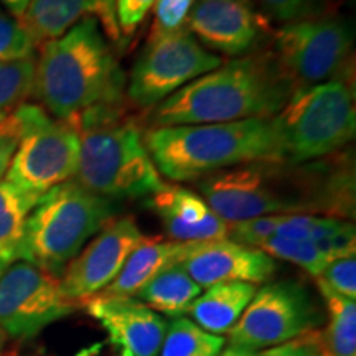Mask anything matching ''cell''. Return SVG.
<instances>
[{
  "label": "cell",
  "instance_id": "obj_9",
  "mask_svg": "<svg viewBox=\"0 0 356 356\" xmlns=\"http://www.w3.org/2000/svg\"><path fill=\"white\" fill-rule=\"evenodd\" d=\"M353 24L343 17H312L284 24L273 37V55L296 88L340 78L353 51Z\"/></svg>",
  "mask_w": 356,
  "mask_h": 356
},
{
  "label": "cell",
  "instance_id": "obj_17",
  "mask_svg": "<svg viewBox=\"0 0 356 356\" xmlns=\"http://www.w3.org/2000/svg\"><path fill=\"white\" fill-rule=\"evenodd\" d=\"M145 204L159 216L172 241L200 243L228 238V222L211 211L202 195L185 186L165 184L147 197Z\"/></svg>",
  "mask_w": 356,
  "mask_h": 356
},
{
  "label": "cell",
  "instance_id": "obj_37",
  "mask_svg": "<svg viewBox=\"0 0 356 356\" xmlns=\"http://www.w3.org/2000/svg\"><path fill=\"white\" fill-rule=\"evenodd\" d=\"M6 341H7V333L0 328V356H2V351H3V346H6Z\"/></svg>",
  "mask_w": 356,
  "mask_h": 356
},
{
  "label": "cell",
  "instance_id": "obj_34",
  "mask_svg": "<svg viewBox=\"0 0 356 356\" xmlns=\"http://www.w3.org/2000/svg\"><path fill=\"white\" fill-rule=\"evenodd\" d=\"M17 142H19V137L13 132L10 124L7 122V119H3L0 122V180L6 177L8 163H10L13 152L17 149Z\"/></svg>",
  "mask_w": 356,
  "mask_h": 356
},
{
  "label": "cell",
  "instance_id": "obj_10",
  "mask_svg": "<svg viewBox=\"0 0 356 356\" xmlns=\"http://www.w3.org/2000/svg\"><path fill=\"white\" fill-rule=\"evenodd\" d=\"M221 63L220 55L204 50L186 29L149 37L132 66L127 97L142 109L155 108Z\"/></svg>",
  "mask_w": 356,
  "mask_h": 356
},
{
  "label": "cell",
  "instance_id": "obj_15",
  "mask_svg": "<svg viewBox=\"0 0 356 356\" xmlns=\"http://www.w3.org/2000/svg\"><path fill=\"white\" fill-rule=\"evenodd\" d=\"M84 309L109 335L111 343L131 356H155L162 346L167 322L134 297L97 293L83 302Z\"/></svg>",
  "mask_w": 356,
  "mask_h": 356
},
{
  "label": "cell",
  "instance_id": "obj_26",
  "mask_svg": "<svg viewBox=\"0 0 356 356\" xmlns=\"http://www.w3.org/2000/svg\"><path fill=\"white\" fill-rule=\"evenodd\" d=\"M273 259H282L299 266L312 277H318L320 273L330 264V259L323 254L312 241H300V239H289L273 236L259 248Z\"/></svg>",
  "mask_w": 356,
  "mask_h": 356
},
{
  "label": "cell",
  "instance_id": "obj_20",
  "mask_svg": "<svg viewBox=\"0 0 356 356\" xmlns=\"http://www.w3.org/2000/svg\"><path fill=\"white\" fill-rule=\"evenodd\" d=\"M256 291L254 284L248 282L215 284L200 293L188 314L198 327L213 335L228 333L241 318Z\"/></svg>",
  "mask_w": 356,
  "mask_h": 356
},
{
  "label": "cell",
  "instance_id": "obj_13",
  "mask_svg": "<svg viewBox=\"0 0 356 356\" xmlns=\"http://www.w3.org/2000/svg\"><path fill=\"white\" fill-rule=\"evenodd\" d=\"M144 238L132 216L113 218L66 266L60 279L61 291L76 304L97 296L118 277Z\"/></svg>",
  "mask_w": 356,
  "mask_h": 356
},
{
  "label": "cell",
  "instance_id": "obj_23",
  "mask_svg": "<svg viewBox=\"0 0 356 356\" xmlns=\"http://www.w3.org/2000/svg\"><path fill=\"white\" fill-rule=\"evenodd\" d=\"M38 200L10 181L0 180V273L17 261L26 218Z\"/></svg>",
  "mask_w": 356,
  "mask_h": 356
},
{
  "label": "cell",
  "instance_id": "obj_39",
  "mask_svg": "<svg viewBox=\"0 0 356 356\" xmlns=\"http://www.w3.org/2000/svg\"><path fill=\"white\" fill-rule=\"evenodd\" d=\"M121 356H131L129 353H121Z\"/></svg>",
  "mask_w": 356,
  "mask_h": 356
},
{
  "label": "cell",
  "instance_id": "obj_22",
  "mask_svg": "<svg viewBox=\"0 0 356 356\" xmlns=\"http://www.w3.org/2000/svg\"><path fill=\"white\" fill-rule=\"evenodd\" d=\"M317 287L327 305L328 322L318 332L322 356H356V302L332 292L323 284Z\"/></svg>",
  "mask_w": 356,
  "mask_h": 356
},
{
  "label": "cell",
  "instance_id": "obj_2",
  "mask_svg": "<svg viewBox=\"0 0 356 356\" xmlns=\"http://www.w3.org/2000/svg\"><path fill=\"white\" fill-rule=\"evenodd\" d=\"M293 83L273 53L231 58L154 108V127L269 119L280 113Z\"/></svg>",
  "mask_w": 356,
  "mask_h": 356
},
{
  "label": "cell",
  "instance_id": "obj_25",
  "mask_svg": "<svg viewBox=\"0 0 356 356\" xmlns=\"http://www.w3.org/2000/svg\"><path fill=\"white\" fill-rule=\"evenodd\" d=\"M35 58L0 61V114L7 115L33 92Z\"/></svg>",
  "mask_w": 356,
  "mask_h": 356
},
{
  "label": "cell",
  "instance_id": "obj_3",
  "mask_svg": "<svg viewBox=\"0 0 356 356\" xmlns=\"http://www.w3.org/2000/svg\"><path fill=\"white\" fill-rule=\"evenodd\" d=\"M126 78L96 19L43 43L33 92L55 119L68 121L102 104H121Z\"/></svg>",
  "mask_w": 356,
  "mask_h": 356
},
{
  "label": "cell",
  "instance_id": "obj_29",
  "mask_svg": "<svg viewBox=\"0 0 356 356\" xmlns=\"http://www.w3.org/2000/svg\"><path fill=\"white\" fill-rule=\"evenodd\" d=\"M197 0H155L154 25L150 37L165 35L185 29L188 13Z\"/></svg>",
  "mask_w": 356,
  "mask_h": 356
},
{
  "label": "cell",
  "instance_id": "obj_24",
  "mask_svg": "<svg viewBox=\"0 0 356 356\" xmlns=\"http://www.w3.org/2000/svg\"><path fill=\"white\" fill-rule=\"evenodd\" d=\"M225 346V338L203 330L191 320L173 318L167 325L160 356H216Z\"/></svg>",
  "mask_w": 356,
  "mask_h": 356
},
{
  "label": "cell",
  "instance_id": "obj_11",
  "mask_svg": "<svg viewBox=\"0 0 356 356\" xmlns=\"http://www.w3.org/2000/svg\"><path fill=\"white\" fill-rule=\"evenodd\" d=\"M320 323L318 307L305 284L275 280L257 289L241 318L228 332L229 343L254 351L273 348L314 332Z\"/></svg>",
  "mask_w": 356,
  "mask_h": 356
},
{
  "label": "cell",
  "instance_id": "obj_19",
  "mask_svg": "<svg viewBox=\"0 0 356 356\" xmlns=\"http://www.w3.org/2000/svg\"><path fill=\"white\" fill-rule=\"evenodd\" d=\"M195 243L165 241L162 238H144L131 252L121 273L99 293L114 297H136L140 289L160 273L181 264Z\"/></svg>",
  "mask_w": 356,
  "mask_h": 356
},
{
  "label": "cell",
  "instance_id": "obj_36",
  "mask_svg": "<svg viewBox=\"0 0 356 356\" xmlns=\"http://www.w3.org/2000/svg\"><path fill=\"white\" fill-rule=\"evenodd\" d=\"M216 356H259V353H257V351H254V350L244 348V346H238V345L229 343L228 348L221 350Z\"/></svg>",
  "mask_w": 356,
  "mask_h": 356
},
{
  "label": "cell",
  "instance_id": "obj_27",
  "mask_svg": "<svg viewBox=\"0 0 356 356\" xmlns=\"http://www.w3.org/2000/svg\"><path fill=\"white\" fill-rule=\"evenodd\" d=\"M35 44L20 22L0 8V61L32 58Z\"/></svg>",
  "mask_w": 356,
  "mask_h": 356
},
{
  "label": "cell",
  "instance_id": "obj_32",
  "mask_svg": "<svg viewBox=\"0 0 356 356\" xmlns=\"http://www.w3.org/2000/svg\"><path fill=\"white\" fill-rule=\"evenodd\" d=\"M114 3L121 37H131L154 7L155 0H114Z\"/></svg>",
  "mask_w": 356,
  "mask_h": 356
},
{
  "label": "cell",
  "instance_id": "obj_16",
  "mask_svg": "<svg viewBox=\"0 0 356 356\" xmlns=\"http://www.w3.org/2000/svg\"><path fill=\"white\" fill-rule=\"evenodd\" d=\"M200 287L222 282L262 284L277 270L275 259L262 249L248 248L231 239L195 243L193 249L180 264Z\"/></svg>",
  "mask_w": 356,
  "mask_h": 356
},
{
  "label": "cell",
  "instance_id": "obj_1",
  "mask_svg": "<svg viewBox=\"0 0 356 356\" xmlns=\"http://www.w3.org/2000/svg\"><path fill=\"white\" fill-rule=\"evenodd\" d=\"M200 195L225 222L309 213L348 218L355 211V177L348 162H251L198 181Z\"/></svg>",
  "mask_w": 356,
  "mask_h": 356
},
{
  "label": "cell",
  "instance_id": "obj_5",
  "mask_svg": "<svg viewBox=\"0 0 356 356\" xmlns=\"http://www.w3.org/2000/svg\"><path fill=\"white\" fill-rule=\"evenodd\" d=\"M144 142L160 175L191 181L251 162H282L274 118L154 127Z\"/></svg>",
  "mask_w": 356,
  "mask_h": 356
},
{
  "label": "cell",
  "instance_id": "obj_12",
  "mask_svg": "<svg viewBox=\"0 0 356 356\" xmlns=\"http://www.w3.org/2000/svg\"><path fill=\"white\" fill-rule=\"evenodd\" d=\"M78 307L61 291L60 279L30 262L15 261L0 273V328L7 337H37Z\"/></svg>",
  "mask_w": 356,
  "mask_h": 356
},
{
  "label": "cell",
  "instance_id": "obj_8",
  "mask_svg": "<svg viewBox=\"0 0 356 356\" xmlns=\"http://www.w3.org/2000/svg\"><path fill=\"white\" fill-rule=\"evenodd\" d=\"M7 122L19 137L6 180L35 198L70 181L78 172L79 134L70 121L55 119L35 104H22Z\"/></svg>",
  "mask_w": 356,
  "mask_h": 356
},
{
  "label": "cell",
  "instance_id": "obj_35",
  "mask_svg": "<svg viewBox=\"0 0 356 356\" xmlns=\"http://www.w3.org/2000/svg\"><path fill=\"white\" fill-rule=\"evenodd\" d=\"M0 2L3 3V7L7 8V12L10 13L13 19L19 20L32 0H0Z\"/></svg>",
  "mask_w": 356,
  "mask_h": 356
},
{
  "label": "cell",
  "instance_id": "obj_7",
  "mask_svg": "<svg viewBox=\"0 0 356 356\" xmlns=\"http://www.w3.org/2000/svg\"><path fill=\"white\" fill-rule=\"evenodd\" d=\"M274 121L282 162L302 165L325 159L355 139V89L341 76L296 88Z\"/></svg>",
  "mask_w": 356,
  "mask_h": 356
},
{
  "label": "cell",
  "instance_id": "obj_6",
  "mask_svg": "<svg viewBox=\"0 0 356 356\" xmlns=\"http://www.w3.org/2000/svg\"><path fill=\"white\" fill-rule=\"evenodd\" d=\"M114 202L70 180L48 190L25 222L17 261L58 277L91 238L114 218Z\"/></svg>",
  "mask_w": 356,
  "mask_h": 356
},
{
  "label": "cell",
  "instance_id": "obj_33",
  "mask_svg": "<svg viewBox=\"0 0 356 356\" xmlns=\"http://www.w3.org/2000/svg\"><path fill=\"white\" fill-rule=\"evenodd\" d=\"M259 356H322L320 353V337L318 332H309L296 340L267 348Z\"/></svg>",
  "mask_w": 356,
  "mask_h": 356
},
{
  "label": "cell",
  "instance_id": "obj_28",
  "mask_svg": "<svg viewBox=\"0 0 356 356\" xmlns=\"http://www.w3.org/2000/svg\"><path fill=\"white\" fill-rule=\"evenodd\" d=\"M279 221L280 215H269L233 222V225H229L228 236L231 241L248 248L259 249L267 239L275 236Z\"/></svg>",
  "mask_w": 356,
  "mask_h": 356
},
{
  "label": "cell",
  "instance_id": "obj_14",
  "mask_svg": "<svg viewBox=\"0 0 356 356\" xmlns=\"http://www.w3.org/2000/svg\"><path fill=\"white\" fill-rule=\"evenodd\" d=\"M185 29L204 50L229 58L252 55L269 37V22L254 0H197Z\"/></svg>",
  "mask_w": 356,
  "mask_h": 356
},
{
  "label": "cell",
  "instance_id": "obj_4",
  "mask_svg": "<svg viewBox=\"0 0 356 356\" xmlns=\"http://www.w3.org/2000/svg\"><path fill=\"white\" fill-rule=\"evenodd\" d=\"M68 121L79 134L74 181L83 188L118 202L147 198L165 185L140 127L126 118L121 104L96 106Z\"/></svg>",
  "mask_w": 356,
  "mask_h": 356
},
{
  "label": "cell",
  "instance_id": "obj_30",
  "mask_svg": "<svg viewBox=\"0 0 356 356\" xmlns=\"http://www.w3.org/2000/svg\"><path fill=\"white\" fill-rule=\"evenodd\" d=\"M315 280L332 292L355 299L356 297V259L355 256L333 259Z\"/></svg>",
  "mask_w": 356,
  "mask_h": 356
},
{
  "label": "cell",
  "instance_id": "obj_31",
  "mask_svg": "<svg viewBox=\"0 0 356 356\" xmlns=\"http://www.w3.org/2000/svg\"><path fill=\"white\" fill-rule=\"evenodd\" d=\"M267 13L286 24L317 17L323 0H257Z\"/></svg>",
  "mask_w": 356,
  "mask_h": 356
},
{
  "label": "cell",
  "instance_id": "obj_38",
  "mask_svg": "<svg viewBox=\"0 0 356 356\" xmlns=\"http://www.w3.org/2000/svg\"><path fill=\"white\" fill-rule=\"evenodd\" d=\"M3 119H6V115H3V114H0V122H2Z\"/></svg>",
  "mask_w": 356,
  "mask_h": 356
},
{
  "label": "cell",
  "instance_id": "obj_18",
  "mask_svg": "<svg viewBox=\"0 0 356 356\" xmlns=\"http://www.w3.org/2000/svg\"><path fill=\"white\" fill-rule=\"evenodd\" d=\"M84 19H96L109 42H119L114 0H32L19 19L35 47L60 38Z\"/></svg>",
  "mask_w": 356,
  "mask_h": 356
},
{
  "label": "cell",
  "instance_id": "obj_21",
  "mask_svg": "<svg viewBox=\"0 0 356 356\" xmlns=\"http://www.w3.org/2000/svg\"><path fill=\"white\" fill-rule=\"evenodd\" d=\"M202 293V287L185 273L180 264L160 273L137 293V300L157 314L180 318Z\"/></svg>",
  "mask_w": 356,
  "mask_h": 356
}]
</instances>
